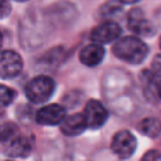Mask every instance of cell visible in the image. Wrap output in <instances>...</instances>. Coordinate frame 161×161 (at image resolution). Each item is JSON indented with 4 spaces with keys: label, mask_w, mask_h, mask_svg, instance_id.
<instances>
[{
    "label": "cell",
    "mask_w": 161,
    "mask_h": 161,
    "mask_svg": "<svg viewBox=\"0 0 161 161\" xmlns=\"http://www.w3.org/2000/svg\"><path fill=\"white\" fill-rule=\"evenodd\" d=\"M116 58L130 63V64H141L148 55V47L138 36L127 35L117 39L112 48Z\"/></svg>",
    "instance_id": "cell-1"
},
{
    "label": "cell",
    "mask_w": 161,
    "mask_h": 161,
    "mask_svg": "<svg viewBox=\"0 0 161 161\" xmlns=\"http://www.w3.org/2000/svg\"><path fill=\"white\" fill-rule=\"evenodd\" d=\"M55 91V82L48 75H38L31 78L25 88L24 93L26 98L33 103H44L47 102Z\"/></svg>",
    "instance_id": "cell-2"
},
{
    "label": "cell",
    "mask_w": 161,
    "mask_h": 161,
    "mask_svg": "<svg viewBox=\"0 0 161 161\" xmlns=\"http://www.w3.org/2000/svg\"><path fill=\"white\" fill-rule=\"evenodd\" d=\"M137 148V140L128 130H121L114 133L111 141L112 152L122 160L130 158Z\"/></svg>",
    "instance_id": "cell-3"
},
{
    "label": "cell",
    "mask_w": 161,
    "mask_h": 161,
    "mask_svg": "<svg viewBox=\"0 0 161 161\" xmlns=\"http://www.w3.org/2000/svg\"><path fill=\"white\" fill-rule=\"evenodd\" d=\"M23 70V59L14 50L0 52V78L11 79Z\"/></svg>",
    "instance_id": "cell-4"
},
{
    "label": "cell",
    "mask_w": 161,
    "mask_h": 161,
    "mask_svg": "<svg viewBox=\"0 0 161 161\" xmlns=\"http://www.w3.org/2000/svg\"><path fill=\"white\" fill-rule=\"evenodd\" d=\"M121 26L113 20H104L91 31V40L96 44H106L119 39Z\"/></svg>",
    "instance_id": "cell-5"
},
{
    "label": "cell",
    "mask_w": 161,
    "mask_h": 161,
    "mask_svg": "<svg viewBox=\"0 0 161 161\" xmlns=\"http://www.w3.org/2000/svg\"><path fill=\"white\" fill-rule=\"evenodd\" d=\"M83 116L87 121L88 128L97 130L101 128L108 119V111L99 101L89 99L84 106Z\"/></svg>",
    "instance_id": "cell-6"
},
{
    "label": "cell",
    "mask_w": 161,
    "mask_h": 161,
    "mask_svg": "<svg viewBox=\"0 0 161 161\" xmlns=\"http://www.w3.org/2000/svg\"><path fill=\"white\" fill-rule=\"evenodd\" d=\"M67 117V111L63 106L57 103H50L43 106L36 111L35 121L43 126H57L63 122Z\"/></svg>",
    "instance_id": "cell-7"
},
{
    "label": "cell",
    "mask_w": 161,
    "mask_h": 161,
    "mask_svg": "<svg viewBox=\"0 0 161 161\" xmlns=\"http://www.w3.org/2000/svg\"><path fill=\"white\" fill-rule=\"evenodd\" d=\"M127 24L132 33L136 35H145L150 36L155 33V29L152 28V24L143 16V13L140 9H132L128 13L127 16Z\"/></svg>",
    "instance_id": "cell-8"
},
{
    "label": "cell",
    "mask_w": 161,
    "mask_h": 161,
    "mask_svg": "<svg viewBox=\"0 0 161 161\" xmlns=\"http://www.w3.org/2000/svg\"><path fill=\"white\" fill-rule=\"evenodd\" d=\"M34 146V140L30 136L25 135H16L14 138L9 141L6 147V153L10 157H26Z\"/></svg>",
    "instance_id": "cell-9"
},
{
    "label": "cell",
    "mask_w": 161,
    "mask_h": 161,
    "mask_svg": "<svg viewBox=\"0 0 161 161\" xmlns=\"http://www.w3.org/2000/svg\"><path fill=\"white\" fill-rule=\"evenodd\" d=\"M86 128H88V126L83 113H73L70 116H67L60 123L62 133L69 137H74L83 133Z\"/></svg>",
    "instance_id": "cell-10"
},
{
    "label": "cell",
    "mask_w": 161,
    "mask_h": 161,
    "mask_svg": "<svg viewBox=\"0 0 161 161\" xmlns=\"http://www.w3.org/2000/svg\"><path fill=\"white\" fill-rule=\"evenodd\" d=\"M104 58V48L101 44L91 43L79 52V62L87 67H97Z\"/></svg>",
    "instance_id": "cell-11"
},
{
    "label": "cell",
    "mask_w": 161,
    "mask_h": 161,
    "mask_svg": "<svg viewBox=\"0 0 161 161\" xmlns=\"http://www.w3.org/2000/svg\"><path fill=\"white\" fill-rule=\"evenodd\" d=\"M138 131L151 138H156L161 133V119L157 117H146L138 123Z\"/></svg>",
    "instance_id": "cell-12"
},
{
    "label": "cell",
    "mask_w": 161,
    "mask_h": 161,
    "mask_svg": "<svg viewBox=\"0 0 161 161\" xmlns=\"http://www.w3.org/2000/svg\"><path fill=\"white\" fill-rule=\"evenodd\" d=\"M122 5L123 4L119 0H109V1L104 3L102 5V8L99 9V16L103 19L116 16L117 14H119L122 11Z\"/></svg>",
    "instance_id": "cell-13"
},
{
    "label": "cell",
    "mask_w": 161,
    "mask_h": 161,
    "mask_svg": "<svg viewBox=\"0 0 161 161\" xmlns=\"http://www.w3.org/2000/svg\"><path fill=\"white\" fill-rule=\"evenodd\" d=\"M16 97V92L4 84H0V109L8 107Z\"/></svg>",
    "instance_id": "cell-14"
},
{
    "label": "cell",
    "mask_w": 161,
    "mask_h": 161,
    "mask_svg": "<svg viewBox=\"0 0 161 161\" xmlns=\"http://www.w3.org/2000/svg\"><path fill=\"white\" fill-rule=\"evenodd\" d=\"M18 135V127L14 123H5L0 126V141H6L11 140Z\"/></svg>",
    "instance_id": "cell-15"
},
{
    "label": "cell",
    "mask_w": 161,
    "mask_h": 161,
    "mask_svg": "<svg viewBox=\"0 0 161 161\" xmlns=\"http://www.w3.org/2000/svg\"><path fill=\"white\" fill-rule=\"evenodd\" d=\"M151 73L155 77H161V53L153 57L151 62Z\"/></svg>",
    "instance_id": "cell-16"
},
{
    "label": "cell",
    "mask_w": 161,
    "mask_h": 161,
    "mask_svg": "<svg viewBox=\"0 0 161 161\" xmlns=\"http://www.w3.org/2000/svg\"><path fill=\"white\" fill-rule=\"evenodd\" d=\"M141 161H161V152L158 150H150L143 153Z\"/></svg>",
    "instance_id": "cell-17"
},
{
    "label": "cell",
    "mask_w": 161,
    "mask_h": 161,
    "mask_svg": "<svg viewBox=\"0 0 161 161\" xmlns=\"http://www.w3.org/2000/svg\"><path fill=\"white\" fill-rule=\"evenodd\" d=\"M11 13V5L9 0H0V19L6 18Z\"/></svg>",
    "instance_id": "cell-18"
},
{
    "label": "cell",
    "mask_w": 161,
    "mask_h": 161,
    "mask_svg": "<svg viewBox=\"0 0 161 161\" xmlns=\"http://www.w3.org/2000/svg\"><path fill=\"white\" fill-rule=\"evenodd\" d=\"M155 91H156V93H157V96H158V98L161 99V80L156 83V87H155Z\"/></svg>",
    "instance_id": "cell-19"
},
{
    "label": "cell",
    "mask_w": 161,
    "mask_h": 161,
    "mask_svg": "<svg viewBox=\"0 0 161 161\" xmlns=\"http://www.w3.org/2000/svg\"><path fill=\"white\" fill-rule=\"evenodd\" d=\"M122 4H136L137 1H140V0H119Z\"/></svg>",
    "instance_id": "cell-20"
},
{
    "label": "cell",
    "mask_w": 161,
    "mask_h": 161,
    "mask_svg": "<svg viewBox=\"0 0 161 161\" xmlns=\"http://www.w3.org/2000/svg\"><path fill=\"white\" fill-rule=\"evenodd\" d=\"M0 44H1V33H0Z\"/></svg>",
    "instance_id": "cell-21"
},
{
    "label": "cell",
    "mask_w": 161,
    "mask_h": 161,
    "mask_svg": "<svg viewBox=\"0 0 161 161\" xmlns=\"http://www.w3.org/2000/svg\"><path fill=\"white\" fill-rule=\"evenodd\" d=\"M160 48H161V38H160Z\"/></svg>",
    "instance_id": "cell-22"
},
{
    "label": "cell",
    "mask_w": 161,
    "mask_h": 161,
    "mask_svg": "<svg viewBox=\"0 0 161 161\" xmlns=\"http://www.w3.org/2000/svg\"><path fill=\"white\" fill-rule=\"evenodd\" d=\"M16 1H25V0H16Z\"/></svg>",
    "instance_id": "cell-23"
}]
</instances>
